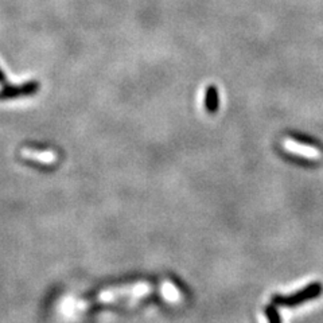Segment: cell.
I'll return each mask as SVG.
<instances>
[{"instance_id":"obj_2","label":"cell","mask_w":323,"mask_h":323,"mask_svg":"<svg viewBox=\"0 0 323 323\" xmlns=\"http://www.w3.org/2000/svg\"><path fill=\"white\" fill-rule=\"evenodd\" d=\"M284 147H286V150H287L288 152L298 155V156H303V158L314 159L319 156V151L316 150L315 147L306 146V144H302V143L286 140V142H284Z\"/></svg>"},{"instance_id":"obj_4","label":"cell","mask_w":323,"mask_h":323,"mask_svg":"<svg viewBox=\"0 0 323 323\" xmlns=\"http://www.w3.org/2000/svg\"><path fill=\"white\" fill-rule=\"evenodd\" d=\"M163 296L170 302H175L177 299H179V292L171 283H165L163 284Z\"/></svg>"},{"instance_id":"obj_6","label":"cell","mask_w":323,"mask_h":323,"mask_svg":"<svg viewBox=\"0 0 323 323\" xmlns=\"http://www.w3.org/2000/svg\"><path fill=\"white\" fill-rule=\"evenodd\" d=\"M265 316L268 318L269 322H279L280 320L279 312L276 311V308L272 307V306L265 307Z\"/></svg>"},{"instance_id":"obj_1","label":"cell","mask_w":323,"mask_h":323,"mask_svg":"<svg viewBox=\"0 0 323 323\" xmlns=\"http://www.w3.org/2000/svg\"><path fill=\"white\" fill-rule=\"evenodd\" d=\"M322 284L320 283H312L310 286L299 291L295 295L291 296H280L276 295L273 296L272 302L275 304H279V306H284V307H295L298 304H302L307 300L315 299L322 294Z\"/></svg>"},{"instance_id":"obj_3","label":"cell","mask_w":323,"mask_h":323,"mask_svg":"<svg viewBox=\"0 0 323 323\" xmlns=\"http://www.w3.org/2000/svg\"><path fill=\"white\" fill-rule=\"evenodd\" d=\"M206 109L209 110L210 113H216L217 109H218V91H217L216 87H209L208 91H206Z\"/></svg>"},{"instance_id":"obj_5","label":"cell","mask_w":323,"mask_h":323,"mask_svg":"<svg viewBox=\"0 0 323 323\" xmlns=\"http://www.w3.org/2000/svg\"><path fill=\"white\" fill-rule=\"evenodd\" d=\"M23 155L24 156H28V158H38L41 159V160L46 162V163L53 160V159H55V155L53 154V152H41V154H36V152H34V151L24 150Z\"/></svg>"}]
</instances>
